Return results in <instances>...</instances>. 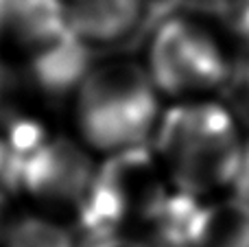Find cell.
Returning <instances> with one entry per match:
<instances>
[{"label":"cell","mask_w":249,"mask_h":247,"mask_svg":"<svg viewBox=\"0 0 249 247\" xmlns=\"http://www.w3.org/2000/svg\"><path fill=\"white\" fill-rule=\"evenodd\" d=\"M245 138L236 114L216 101L190 99L160 114L153 153L168 182L193 195L232 188Z\"/></svg>","instance_id":"cell-1"},{"label":"cell","mask_w":249,"mask_h":247,"mask_svg":"<svg viewBox=\"0 0 249 247\" xmlns=\"http://www.w3.org/2000/svg\"><path fill=\"white\" fill-rule=\"evenodd\" d=\"M160 118L158 90L146 68L112 61L92 68L77 90L83 142L105 153L146 144Z\"/></svg>","instance_id":"cell-2"},{"label":"cell","mask_w":249,"mask_h":247,"mask_svg":"<svg viewBox=\"0 0 249 247\" xmlns=\"http://www.w3.org/2000/svg\"><path fill=\"white\" fill-rule=\"evenodd\" d=\"M232 59L201 22L173 13L153 26L146 72L168 96H197L223 88Z\"/></svg>","instance_id":"cell-3"},{"label":"cell","mask_w":249,"mask_h":247,"mask_svg":"<svg viewBox=\"0 0 249 247\" xmlns=\"http://www.w3.org/2000/svg\"><path fill=\"white\" fill-rule=\"evenodd\" d=\"M94 171L96 164L81 142L48 134L20 162L18 191L44 204L74 208L90 188Z\"/></svg>","instance_id":"cell-4"},{"label":"cell","mask_w":249,"mask_h":247,"mask_svg":"<svg viewBox=\"0 0 249 247\" xmlns=\"http://www.w3.org/2000/svg\"><path fill=\"white\" fill-rule=\"evenodd\" d=\"M92 182L114 201L124 223H144L173 186L153 149L136 144L114 151L94 171Z\"/></svg>","instance_id":"cell-5"},{"label":"cell","mask_w":249,"mask_h":247,"mask_svg":"<svg viewBox=\"0 0 249 247\" xmlns=\"http://www.w3.org/2000/svg\"><path fill=\"white\" fill-rule=\"evenodd\" d=\"M68 29L88 46H114L142 35L146 0H64Z\"/></svg>","instance_id":"cell-6"},{"label":"cell","mask_w":249,"mask_h":247,"mask_svg":"<svg viewBox=\"0 0 249 247\" xmlns=\"http://www.w3.org/2000/svg\"><path fill=\"white\" fill-rule=\"evenodd\" d=\"M92 70V48L70 29L29 53V77L33 86L51 99L77 94Z\"/></svg>","instance_id":"cell-7"},{"label":"cell","mask_w":249,"mask_h":247,"mask_svg":"<svg viewBox=\"0 0 249 247\" xmlns=\"http://www.w3.org/2000/svg\"><path fill=\"white\" fill-rule=\"evenodd\" d=\"M66 29L64 0H0V48L31 53Z\"/></svg>","instance_id":"cell-8"},{"label":"cell","mask_w":249,"mask_h":247,"mask_svg":"<svg viewBox=\"0 0 249 247\" xmlns=\"http://www.w3.org/2000/svg\"><path fill=\"white\" fill-rule=\"evenodd\" d=\"M190 247H249V201L234 193L214 201H201Z\"/></svg>","instance_id":"cell-9"},{"label":"cell","mask_w":249,"mask_h":247,"mask_svg":"<svg viewBox=\"0 0 249 247\" xmlns=\"http://www.w3.org/2000/svg\"><path fill=\"white\" fill-rule=\"evenodd\" d=\"M2 247H77V239L53 219L26 214L4 230Z\"/></svg>","instance_id":"cell-10"},{"label":"cell","mask_w":249,"mask_h":247,"mask_svg":"<svg viewBox=\"0 0 249 247\" xmlns=\"http://www.w3.org/2000/svg\"><path fill=\"white\" fill-rule=\"evenodd\" d=\"M208 9L243 44H249V0H210Z\"/></svg>","instance_id":"cell-11"},{"label":"cell","mask_w":249,"mask_h":247,"mask_svg":"<svg viewBox=\"0 0 249 247\" xmlns=\"http://www.w3.org/2000/svg\"><path fill=\"white\" fill-rule=\"evenodd\" d=\"M230 99L245 121H249V44H243L236 59H232L230 77L225 81Z\"/></svg>","instance_id":"cell-12"},{"label":"cell","mask_w":249,"mask_h":247,"mask_svg":"<svg viewBox=\"0 0 249 247\" xmlns=\"http://www.w3.org/2000/svg\"><path fill=\"white\" fill-rule=\"evenodd\" d=\"M88 247H155L151 243H144V241H136L129 239V236H109V239H101V241H92Z\"/></svg>","instance_id":"cell-13"},{"label":"cell","mask_w":249,"mask_h":247,"mask_svg":"<svg viewBox=\"0 0 249 247\" xmlns=\"http://www.w3.org/2000/svg\"><path fill=\"white\" fill-rule=\"evenodd\" d=\"M7 88H9V74L2 68V64H0V105H2V99L7 94Z\"/></svg>","instance_id":"cell-14"},{"label":"cell","mask_w":249,"mask_h":247,"mask_svg":"<svg viewBox=\"0 0 249 247\" xmlns=\"http://www.w3.org/2000/svg\"><path fill=\"white\" fill-rule=\"evenodd\" d=\"M4 195H7V193L0 191V217H2V210H4Z\"/></svg>","instance_id":"cell-15"},{"label":"cell","mask_w":249,"mask_h":247,"mask_svg":"<svg viewBox=\"0 0 249 247\" xmlns=\"http://www.w3.org/2000/svg\"><path fill=\"white\" fill-rule=\"evenodd\" d=\"M206 2H210V0H206Z\"/></svg>","instance_id":"cell-16"}]
</instances>
